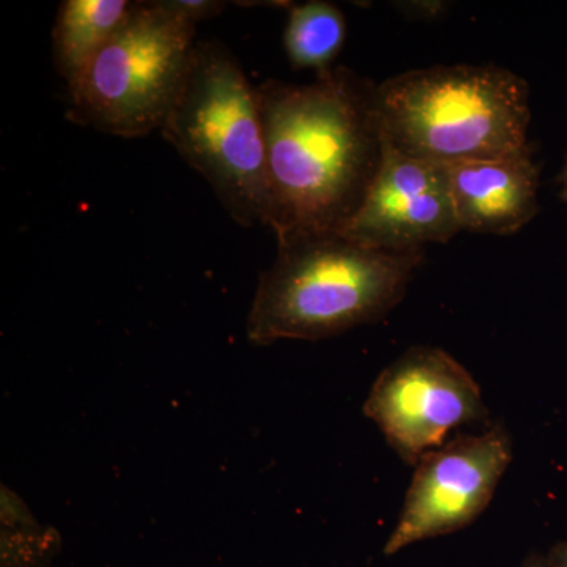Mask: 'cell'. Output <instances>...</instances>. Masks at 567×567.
<instances>
[{"mask_svg":"<svg viewBox=\"0 0 567 567\" xmlns=\"http://www.w3.org/2000/svg\"><path fill=\"white\" fill-rule=\"evenodd\" d=\"M375 87L347 69L311 84L257 87L267 144L270 223L278 241L342 234L382 164Z\"/></svg>","mask_w":567,"mask_h":567,"instance_id":"obj_1","label":"cell"},{"mask_svg":"<svg viewBox=\"0 0 567 567\" xmlns=\"http://www.w3.org/2000/svg\"><path fill=\"white\" fill-rule=\"evenodd\" d=\"M424 251H388L344 234L278 241L246 319L257 346L322 341L385 319L401 303Z\"/></svg>","mask_w":567,"mask_h":567,"instance_id":"obj_2","label":"cell"},{"mask_svg":"<svg viewBox=\"0 0 567 567\" xmlns=\"http://www.w3.org/2000/svg\"><path fill=\"white\" fill-rule=\"evenodd\" d=\"M375 111L385 144L439 166L528 148L527 82L499 66L406 71L377 85Z\"/></svg>","mask_w":567,"mask_h":567,"instance_id":"obj_3","label":"cell"},{"mask_svg":"<svg viewBox=\"0 0 567 567\" xmlns=\"http://www.w3.org/2000/svg\"><path fill=\"white\" fill-rule=\"evenodd\" d=\"M163 136L245 227L270 223L267 144L257 89L233 52L200 41Z\"/></svg>","mask_w":567,"mask_h":567,"instance_id":"obj_4","label":"cell"},{"mask_svg":"<svg viewBox=\"0 0 567 567\" xmlns=\"http://www.w3.org/2000/svg\"><path fill=\"white\" fill-rule=\"evenodd\" d=\"M196 25L155 2H136L117 33L69 84L71 121L112 136L162 132L197 43Z\"/></svg>","mask_w":567,"mask_h":567,"instance_id":"obj_5","label":"cell"},{"mask_svg":"<svg viewBox=\"0 0 567 567\" xmlns=\"http://www.w3.org/2000/svg\"><path fill=\"white\" fill-rule=\"evenodd\" d=\"M363 413L409 465L445 445L454 429L488 420L476 380L435 347H412L388 365L377 377Z\"/></svg>","mask_w":567,"mask_h":567,"instance_id":"obj_6","label":"cell"},{"mask_svg":"<svg viewBox=\"0 0 567 567\" xmlns=\"http://www.w3.org/2000/svg\"><path fill=\"white\" fill-rule=\"evenodd\" d=\"M511 462L513 445L503 425L457 436L425 454L415 465L385 555L472 525L491 505Z\"/></svg>","mask_w":567,"mask_h":567,"instance_id":"obj_7","label":"cell"},{"mask_svg":"<svg viewBox=\"0 0 567 567\" xmlns=\"http://www.w3.org/2000/svg\"><path fill=\"white\" fill-rule=\"evenodd\" d=\"M458 233L445 166L385 144L379 173L342 234L372 248L424 251L425 245L447 244Z\"/></svg>","mask_w":567,"mask_h":567,"instance_id":"obj_8","label":"cell"},{"mask_svg":"<svg viewBox=\"0 0 567 567\" xmlns=\"http://www.w3.org/2000/svg\"><path fill=\"white\" fill-rule=\"evenodd\" d=\"M461 230L511 235L535 218L539 171L529 147L502 156L445 166Z\"/></svg>","mask_w":567,"mask_h":567,"instance_id":"obj_9","label":"cell"},{"mask_svg":"<svg viewBox=\"0 0 567 567\" xmlns=\"http://www.w3.org/2000/svg\"><path fill=\"white\" fill-rule=\"evenodd\" d=\"M128 0H65L55 17L52 41L59 73L71 84L134 9Z\"/></svg>","mask_w":567,"mask_h":567,"instance_id":"obj_10","label":"cell"},{"mask_svg":"<svg viewBox=\"0 0 567 567\" xmlns=\"http://www.w3.org/2000/svg\"><path fill=\"white\" fill-rule=\"evenodd\" d=\"M346 18L333 3L306 2L290 7L284 31V50L295 70L333 69L336 55L344 47Z\"/></svg>","mask_w":567,"mask_h":567,"instance_id":"obj_11","label":"cell"},{"mask_svg":"<svg viewBox=\"0 0 567 567\" xmlns=\"http://www.w3.org/2000/svg\"><path fill=\"white\" fill-rule=\"evenodd\" d=\"M2 567H47L59 550V533L43 527L10 488H2Z\"/></svg>","mask_w":567,"mask_h":567,"instance_id":"obj_12","label":"cell"},{"mask_svg":"<svg viewBox=\"0 0 567 567\" xmlns=\"http://www.w3.org/2000/svg\"><path fill=\"white\" fill-rule=\"evenodd\" d=\"M162 3L175 17L193 25L218 17L226 7V3L216 0H162Z\"/></svg>","mask_w":567,"mask_h":567,"instance_id":"obj_13","label":"cell"},{"mask_svg":"<svg viewBox=\"0 0 567 567\" xmlns=\"http://www.w3.org/2000/svg\"><path fill=\"white\" fill-rule=\"evenodd\" d=\"M546 557L550 567H567V539L551 547Z\"/></svg>","mask_w":567,"mask_h":567,"instance_id":"obj_14","label":"cell"},{"mask_svg":"<svg viewBox=\"0 0 567 567\" xmlns=\"http://www.w3.org/2000/svg\"><path fill=\"white\" fill-rule=\"evenodd\" d=\"M522 567H550L548 566L547 557L539 554H532L527 559H525L524 565Z\"/></svg>","mask_w":567,"mask_h":567,"instance_id":"obj_15","label":"cell"},{"mask_svg":"<svg viewBox=\"0 0 567 567\" xmlns=\"http://www.w3.org/2000/svg\"><path fill=\"white\" fill-rule=\"evenodd\" d=\"M559 182H561V194H559V196H561V199L567 204V153L565 167H563L561 178H559Z\"/></svg>","mask_w":567,"mask_h":567,"instance_id":"obj_16","label":"cell"}]
</instances>
